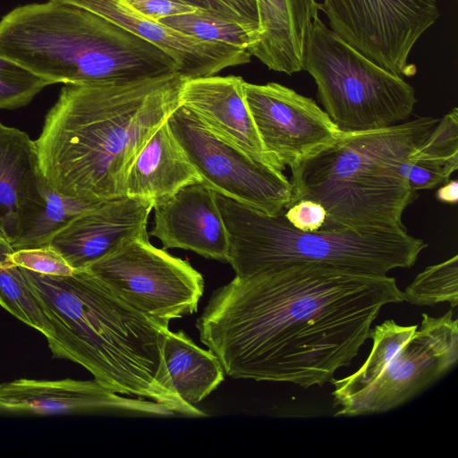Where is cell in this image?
<instances>
[{
  "mask_svg": "<svg viewBox=\"0 0 458 458\" xmlns=\"http://www.w3.org/2000/svg\"><path fill=\"white\" fill-rule=\"evenodd\" d=\"M396 280L315 263L237 276L215 290L196 327L233 378L323 386L350 365Z\"/></svg>",
  "mask_w": 458,
  "mask_h": 458,
  "instance_id": "obj_1",
  "label": "cell"
},
{
  "mask_svg": "<svg viewBox=\"0 0 458 458\" xmlns=\"http://www.w3.org/2000/svg\"><path fill=\"white\" fill-rule=\"evenodd\" d=\"M184 80L173 72L128 81L65 84L34 140L46 182L89 202L123 197L131 164L181 106Z\"/></svg>",
  "mask_w": 458,
  "mask_h": 458,
  "instance_id": "obj_2",
  "label": "cell"
},
{
  "mask_svg": "<svg viewBox=\"0 0 458 458\" xmlns=\"http://www.w3.org/2000/svg\"><path fill=\"white\" fill-rule=\"evenodd\" d=\"M21 270L54 329L47 340L53 357L84 367L114 393L152 400L175 414L205 416L172 385L163 356L168 325L124 303L83 269L69 276Z\"/></svg>",
  "mask_w": 458,
  "mask_h": 458,
  "instance_id": "obj_3",
  "label": "cell"
},
{
  "mask_svg": "<svg viewBox=\"0 0 458 458\" xmlns=\"http://www.w3.org/2000/svg\"><path fill=\"white\" fill-rule=\"evenodd\" d=\"M438 121L421 116L381 129L342 131L291 168L288 207L300 199L319 203L327 212L320 228L326 231L406 229L403 211L418 198L408 182L407 160Z\"/></svg>",
  "mask_w": 458,
  "mask_h": 458,
  "instance_id": "obj_4",
  "label": "cell"
},
{
  "mask_svg": "<svg viewBox=\"0 0 458 458\" xmlns=\"http://www.w3.org/2000/svg\"><path fill=\"white\" fill-rule=\"evenodd\" d=\"M0 55L55 83L128 81L179 72L163 50L61 0L18 6L0 21Z\"/></svg>",
  "mask_w": 458,
  "mask_h": 458,
  "instance_id": "obj_5",
  "label": "cell"
},
{
  "mask_svg": "<svg viewBox=\"0 0 458 458\" xmlns=\"http://www.w3.org/2000/svg\"><path fill=\"white\" fill-rule=\"evenodd\" d=\"M228 240V260L237 276L315 263L353 273L386 276L409 268L428 244L406 229L368 233L293 226L284 210L267 215L214 191Z\"/></svg>",
  "mask_w": 458,
  "mask_h": 458,
  "instance_id": "obj_6",
  "label": "cell"
},
{
  "mask_svg": "<svg viewBox=\"0 0 458 458\" xmlns=\"http://www.w3.org/2000/svg\"><path fill=\"white\" fill-rule=\"evenodd\" d=\"M452 310L420 326L389 319L371 330L372 348L352 374L334 379L335 416L353 417L394 409L430 386L458 360V320Z\"/></svg>",
  "mask_w": 458,
  "mask_h": 458,
  "instance_id": "obj_7",
  "label": "cell"
},
{
  "mask_svg": "<svg viewBox=\"0 0 458 458\" xmlns=\"http://www.w3.org/2000/svg\"><path fill=\"white\" fill-rule=\"evenodd\" d=\"M303 71L313 78L324 111L341 131L381 129L405 121L415 89L354 49L318 16L306 40Z\"/></svg>",
  "mask_w": 458,
  "mask_h": 458,
  "instance_id": "obj_8",
  "label": "cell"
},
{
  "mask_svg": "<svg viewBox=\"0 0 458 458\" xmlns=\"http://www.w3.org/2000/svg\"><path fill=\"white\" fill-rule=\"evenodd\" d=\"M83 270L124 303L168 326L197 311L204 291L199 271L153 246L148 236L123 242Z\"/></svg>",
  "mask_w": 458,
  "mask_h": 458,
  "instance_id": "obj_9",
  "label": "cell"
},
{
  "mask_svg": "<svg viewBox=\"0 0 458 458\" xmlns=\"http://www.w3.org/2000/svg\"><path fill=\"white\" fill-rule=\"evenodd\" d=\"M167 123L206 186L267 215H277L288 207L293 187L282 171L223 140L182 106L171 114Z\"/></svg>",
  "mask_w": 458,
  "mask_h": 458,
  "instance_id": "obj_10",
  "label": "cell"
},
{
  "mask_svg": "<svg viewBox=\"0 0 458 458\" xmlns=\"http://www.w3.org/2000/svg\"><path fill=\"white\" fill-rule=\"evenodd\" d=\"M319 11L338 37L402 77L416 74L410 53L440 15L436 0H323Z\"/></svg>",
  "mask_w": 458,
  "mask_h": 458,
  "instance_id": "obj_11",
  "label": "cell"
},
{
  "mask_svg": "<svg viewBox=\"0 0 458 458\" xmlns=\"http://www.w3.org/2000/svg\"><path fill=\"white\" fill-rule=\"evenodd\" d=\"M243 91L262 145L280 171L296 166L342 132L312 98L286 86L244 81Z\"/></svg>",
  "mask_w": 458,
  "mask_h": 458,
  "instance_id": "obj_12",
  "label": "cell"
},
{
  "mask_svg": "<svg viewBox=\"0 0 458 458\" xmlns=\"http://www.w3.org/2000/svg\"><path fill=\"white\" fill-rule=\"evenodd\" d=\"M98 411L175 415L165 404L123 396L95 379L18 378L0 384V413L53 415Z\"/></svg>",
  "mask_w": 458,
  "mask_h": 458,
  "instance_id": "obj_13",
  "label": "cell"
},
{
  "mask_svg": "<svg viewBox=\"0 0 458 458\" xmlns=\"http://www.w3.org/2000/svg\"><path fill=\"white\" fill-rule=\"evenodd\" d=\"M91 11L155 45L176 64L186 79L212 76L250 62L248 49L208 42L180 32L136 12L123 0H61Z\"/></svg>",
  "mask_w": 458,
  "mask_h": 458,
  "instance_id": "obj_14",
  "label": "cell"
},
{
  "mask_svg": "<svg viewBox=\"0 0 458 458\" xmlns=\"http://www.w3.org/2000/svg\"><path fill=\"white\" fill-rule=\"evenodd\" d=\"M152 209L151 201L126 196L100 202L72 220L49 244L74 270L83 269L123 242L148 236Z\"/></svg>",
  "mask_w": 458,
  "mask_h": 458,
  "instance_id": "obj_15",
  "label": "cell"
},
{
  "mask_svg": "<svg viewBox=\"0 0 458 458\" xmlns=\"http://www.w3.org/2000/svg\"><path fill=\"white\" fill-rule=\"evenodd\" d=\"M244 81L234 75L185 78L180 94L181 106L223 140L279 170L257 131L245 100Z\"/></svg>",
  "mask_w": 458,
  "mask_h": 458,
  "instance_id": "obj_16",
  "label": "cell"
},
{
  "mask_svg": "<svg viewBox=\"0 0 458 458\" xmlns=\"http://www.w3.org/2000/svg\"><path fill=\"white\" fill-rule=\"evenodd\" d=\"M153 208L154 225L148 235L158 238L165 249L188 250L227 262V234L213 190L193 183Z\"/></svg>",
  "mask_w": 458,
  "mask_h": 458,
  "instance_id": "obj_17",
  "label": "cell"
},
{
  "mask_svg": "<svg viewBox=\"0 0 458 458\" xmlns=\"http://www.w3.org/2000/svg\"><path fill=\"white\" fill-rule=\"evenodd\" d=\"M259 26V42L252 51L268 69L293 74L303 71L306 40L318 16L316 0H252Z\"/></svg>",
  "mask_w": 458,
  "mask_h": 458,
  "instance_id": "obj_18",
  "label": "cell"
},
{
  "mask_svg": "<svg viewBox=\"0 0 458 458\" xmlns=\"http://www.w3.org/2000/svg\"><path fill=\"white\" fill-rule=\"evenodd\" d=\"M198 182H202L201 176L166 120L131 164L125 180L124 196L149 200L154 208L182 188Z\"/></svg>",
  "mask_w": 458,
  "mask_h": 458,
  "instance_id": "obj_19",
  "label": "cell"
},
{
  "mask_svg": "<svg viewBox=\"0 0 458 458\" xmlns=\"http://www.w3.org/2000/svg\"><path fill=\"white\" fill-rule=\"evenodd\" d=\"M43 180L35 141L0 121V230L11 242L23 208L38 196Z\"/></svg>",
  "mask_w": 458,
  "mask_h": 458,
  "instance_id": "obj_20",
  "label": "cell"
},
{
  "mask_svg": "<svg viewBox=\"0 0 458 458\" xmlns=\"http://www.w3.org/2000/svg\"><path fill=\"white\" fill-rule=\"evenodd\" d=\"M163 356L176 394L189 404L200 403L225 379L217 357L198 346L182 330L167 331Z\"/></svg>",
  "mask_w": 458,
  "mask_h": 458,
  "instance_id": "obj_21",
  "label": "cell"
},
{
  "mask_svg": "<svg viewBox=\"0 0 458 458\" xmlns=\"http://www.w3.org/2000/svg\"><path fill=\"white\" fill-rule=\"evenodd\" d=\"M100 202H89L66 196L44 179L40 192L23 208L15 239L14 250L49 244L56 233L72 220Z\"/></svg>",
  "mask_w": 458,
  "mask_h": 458,
  "instance_id": "obj_22",
  "label": "cell"
},
{
  "mask_svg": "<svg viewBox=\"0 0 458 458\" xmlns=\"http://www.w3.org/2000/svg\"><path fill=\"white\" fill-rule=\"evenodd\" d=\"M411 189H434L449 181L458 168V109L441 119L426 140L410 155L406 164Z\"/></svg>",
  "mask_w": 458,
  "mask_h": 458,
  "instance_id": "obj_23",
  "label": "cell"
},
{
  "mask_svg": "<svg viewBox=\"0 0 458 458\" xmlns=\"http://www.w3.org/2000/svg\"><path fill=\"white\" fill-rule=\"evenodd\" d=\"M14 250L6 235L0 230V306L21 322L39 331L47 340L55 335L30 288L21 267L7 261Z\"/></svg>",
  "mask_w": 458,
  "mask_h": 458,
  "instance_id": "obj_24",
  "label": "cell"
},
{
  "mask_svg": "<svg viewBox=\"0 0 458 458\" xmlns=\"http://www.w3.org/2000/svg\"><path fill=\"white\" fill-rule=\"evenodd\" d=\"M157 21L201 40L248 49L251 55L259 42V36L244 25L201 10Z\"/></svg>",
  "mask_w": 458,
  "mask_h": 458,
  "instance_id": "obj_25",
  "label": "cell"
},
{
  "mask_svg": "<svg viewBox=\"0 0 458 458\" xmlns=\"http://www.w3.org/2000/svg\"><path fill=\"white\" fill-rule=\"evenodd\" d=\"M403 301L427 306L447 302L458 303V256L429 266L420 272L403 292Z\"/></svg>",
  "mask_w": 458,
  "mask_h": 458,
  "instance_id": "obj_26",
  "label": "cell"
},
{
  "mask_svg": "<svg viewBox=\"0 0 458 458\" xmlns=\"http://www.w3.org/2000/svg\"><path fill=\"white\" fill-rule=\"evenodd\" d=\"M53 83L18 63L0 55V109L27 106Z\"/></svg>",
  "mask_w": 458,
  "mask_h": 458,
  "instance_id": "obj_27",
  "label": "cell"
},
{
  "mask_svg": "<svg viewBox=\"0 0 458 458\" xmlns=\"http://www.w3.org/2000/svg\"><path fill=\"white\" fill-rule=\"evenodd\" d=\"M7 261L42 275L69 276L75 271L51 244L13 250Z\"/></svg>",
  "mask_w": 458,
  "mask_h": 458,
  "instance_id": "obj_28",
  "label": "cell"
},
{
  "mask_svg": "<svg viewBox=\"0 0 458 458\" xmlns=\"http://www.w3.org/2000/svg\"><path fill=\"white\" fill-rule=\"evenodd\" d=\"M195 9L241 23L259 38V16L252 0H179Z\"/></svg>",
  "mask_w": 458,
  "mask_h": 458,
  "instance_id": "obj_29",
  "label": "cell"
},
{
  "mask_svg": "<svg viewBox=\"0 0 458 458\" xmlns=\"http://www.w3.org/2000/svg\"><path fill=\"white\" fill-rule=\"evenodd\" d=\"M284 216L295 228L312 232L323 226L327 212L319 203L314 200L300 199L284 209Z\"/></svg>",
  "mask_w": 458,
  "mask_h": 458,
  "instance_id": "obj_30",
  "label": "cell"
},
{
  "mask_svg": "<svg viewBox=\"0 0 458 458\" xmlns=\"http://www.w3.org/2000/svg\"><path fill=\"white\" fill-rule=\"evenodd\" d=\"M145 17L159 21L164 18L193 13L198 9L179 0H123Z\"/></svg>",
  "mask_w": 458,
  "mask_h": 458,
  "instance_id": "obj_31",
  "label": "cell"
},
{
  "mask_svg": "<svg viewBox=\"0 0 458 458\" xmlns=\"http://www.w3.org/2000/svg\"><path fill=\"white\" fill-rule=\"evenodd\" d=\"M437 199L448 204H456L458 201V181L449 180L437 191Z\"/></svg>",
  "mask_w": 458,
  "mask_h": 458,
  "instance_id": "obj_32",
  "label": "cell"
}]
</instances>
